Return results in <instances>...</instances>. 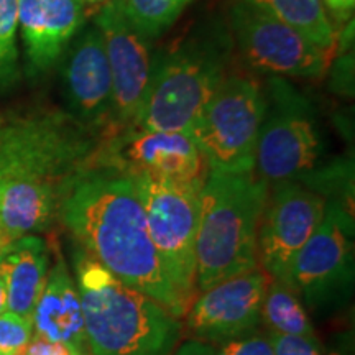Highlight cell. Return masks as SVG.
<instances>
[{
  "label": "cell",
  "instance_id": "6da1fadb",
  "mask_svg": "<svg viewBox=\"0 0 355 355\" xmlns=\"http://www.w3.org/2000/svg\"><path fill=\"white\" fill-rule=\"evenodd\" d=\"M101 135L64 110L0 114V247L51 229L63 201L92 168Z\"/></svg>",
  "mask_w": 355,
  "mask_h": 355
},
{
  "label": "cell",
  "instance_id": "7a4b0ae2",
  "mask_svg": "<svg viewBox=\"0 0 355 355\" xmlns=\"http://www.w3.org/2000/svg\"><path fill=\"white\" fill-rule=\"evenodd\" d=\"M60 220L78 247L115 278L152 296L176 318L188 313L150 239L135 178L91 168L66 196Z\"/></svg>",
  "mask_w": 355,
  "mask_h": 355
},
{
  "label": "cell",
  "instance_id": "3957f363",
  "mask_svg": "<svg viewBox=\"0 0 355 355\" xmlns=\"http://www.w3.org/2000/svg\"><path fill=\"white\" fill-rule=\"evenodd\" d=\"M74 279L81 298L89 355H171L180 318L125 285L76 245Z\"/></svg>",
  "mask_w": 355,
  "mask_h": 355
},
{
  "label": "cell",
  "instance_id": "277c9868",
  "mask_svg": "<svg viewBox=\"0 0 355 355\" xmlns=\"http://www.w3.org/2000/svg\"><path fill=\"white\" fill-rule=\"evenodd\" d=\"M268 194L270 186L255 171L207 173L196 234L199 290L259 266L257 234Z\"/></svg>",
  "mask_w": 355,
  "mask_h": 355
},
{
  "label": "cell",
  "instance_id": "5b68a950",
  "mask_svg": "<svg viewBox=\"0 0 355 355\" xmlns=\"http://www.w3.org/2000/svg\"><path fill=\"white\" fill-rule=\"evenodd\" d=\"M229 43L219 32L189 37L158 56L144 104L132 127L191 137L222 79Z\"/></svg>",
  "mask_w": 355,
  "mask_h": 355
},
{
  "label": "cell",
  "instance_id": "8992f818",
  "mask_svg": "<svg viewBox=\"0 0 355 355\" xmlns=\"http://www.w3.org/2000/svg\"><path fill=\"white\" fill-rule=\"evenodd\" d=\"M266 110L255 146L257 176L268 186L304 184L319 170L326 144L316 110L283 78H270Z\"/></svg>",
  "mask_w": 355,
  "mask_h": 355
},
{
  "label": "cell",
  "instance_id": "52a82bcc",
  "mask_svg": "<svg viewBox=\"0 0 355 355\" xmlns=\"http://www.w3.org/2000/svg\"><path fill=\"white\" fill-rule=\"evenodd\" d=\"M163 272L189 309L196 288V234L204 181L133 176Z\"/></svg>",
  "mask_w": 355,
  "mask_h": 355
},
{
  "label": "cell",
  "instance_id": "ba28073f",
  "mask_svg": "<svg viewBox=\"0 0 355 355\" xmlns=\"http://www.w3.org/2000/svg\"><path fill=\"white\" fill-rule=\"evenodd\" d=\"M265 110V91L255 79H222L191 132L209 170L255 171V146Z\"/></svg>",
  "mask_w": 355,
  "mask_h": 355
},
{
  "label": "cell",
  "instance_id": "9c48e42d",
  "mask_svg": "<svg viewBox=\"0 0 355 355\" xmlns=\"http://www.w3.org/2000/svg\"><path fill=\"white\" fill-rule=\"evenodd\" d=\"M354 275V212L327 199L322 220L291 261L285 283L303 304L322 309L349 298Z\"/></svg>",
  "mask_w": 355,
  "mask_h": 355
},
{
  "label": "cell",
  "instance_id": "30bf717a",
  "mask_svg": "<svg viewBox=\"0 0 355 355\" xmlns=\"http://www.w3.org/2000/svg\"><path fill=\"white\" fill-rule=\"evenodd\" d=\"M230 26L242 60L259 73L273 78H321L329 68L331 53L259 8L235 2Z\"/></svg>",
  "mask_w": 355,
  "mask_h": 355
},
{
  "label": "cell",
  "instance_id": "8fae6325",
  "mask_svg": "<svg viewBox=\"0 0 355 355\" xmlns=\"http://www.w3.org/2000/svg\"><path fill=\"white\" fill-rule=\"evenodd\" d=\"M92 168L173 181H206L209 173L198 145L189 135L135 127L122 128L101 139Z\"/></svg>",
  "mask_w": 355,
  "mask_h": 355
},
{
  "label": "cell",
  "instance_id": "7c38bea8",
  "mask_svg": "<svg viewBox=\"0 0 355 355\" xmlns=\"http://www.w3.org/2000/svg\"><path fill=\"white\" fill-rule=\"evenodd\" d=\"M96 28L104 42L112 76V127L107 133L110 135L132 127L148 91L157 58H153L152 40L128 20L123 0H109L101 8Z\"/></svg>",
  "mask_w": 355,
  "mask_h": 355
},
{
  "label": "cell",
  "instance_id": "4fadbf2b",
  "mask_svg": "<svg viewBox=\"0 0 355 355\" xmlns=\"http://www.w3.org/2000/svg\"><path fill=\"white\" fill-rule=\"evenodd\" d=\"M272 188L257 234V257L270 278L285 283L291 261L322 220L327 199L301 183Z\"/></svg>",
  "mask_w": 355,
  "mask_h": 355
},
{
  "label": "cell",
  "instance_id": "5bb4252c",
  "mask_svg": "<svg viewBox=\"0 0 355 355\" xmlns=\"http://www.w3.org/2000/svg\"><path fill=\"white\" fill-rule=\"evenodd\" d=\"M268 282L259 265L204 290L184 314L188 332L202 343H222L254 332L261 322Z\"/></svg>",
  "mask_w": 355,
  "mask_h": 355
},
{
  "label": "cell",
  "instance_id": "9a60e30c",
  "mask_svg": "<svg viewBox=\"0 0 355 355\" xmlns=\"http://www.w3.org/2000/svg\"><path fill=\"white\" fill-rule=\"evenodd\" d=\"M63 92L68 114L97 135L112 127V76L104 42L96 26L87 28L63 63Z\"/></svg>",
  "mask_w": 355,
  "mask_h": 355
},
{
  "label": "cell",
  "instance_id": "2e32d148",
  "mask_svg": "<svg viewBox=\"0 0 355 355\" xmlns=\"http://www.w3.org/2000/svg\"><path fill=\"white\" fill-rule=\"evenodd\" d=\"M83 21L81 0H19L28 76H42L58 63Z\"/></svg>",
  "mask_w": 355,
  "mask_h": 355
},
{
  "label": "cell",
  "instance_id": "e0dca14e",
  "mask_svg": "<svg viewBox=\"0 0 355 355\" xmlns=\"http://www.w3.org/2000/svg\"><path fill=\"white\" fill-rule=\"evenodd\" d=\"M32 322L35 336L63 344L74 355H89L76 279L71 277L68 263L60 252H56L55 265L48 272Z\"/></svg>",
  "mask_w": 355,
  "mask_h": 355
},
{
  "label": "cell",
  "instance_id": "ac0fdd59",
  "mask_svg": "<svg viewBox=\"0 0 355 355\" xmlns=\"http://www.w3.org/2000/svg\"><path fill=\"white\" fill-rule=\"evenodd\" d=\"M50 272V248L38 235H25L0 247V278L7 311L32 319Z\"/></svg>",
  "mask_w": 355,
  "mask_h": 355
},
{
  "label": "cell",
  "instance_id": "d6986e66",
  "mask_svg": "<svg viewBox=\"0 0 355 355\" xmlns=\"http://www.w3.org/2000/svg\"><path fill=\"white\" fill-rule=\"evenodd\" d=\"M268 13L295 28L322 51L331 53L337 46V37L327 17L322 0H237Z\"/></svg>",
  "mask_w": 355,
  "mask_h": 355
},
{
  "label": "cell",
  "instance_id": "ffe728a7",
  "mask_svg": "<svg viewBox=\"0 0 355 355\" xmlns=\"http://www.w3.org/2000/svg\"><path fill=\"white\" fill-rule=\"evenodd\" d=\"M261 322L270 332L318 340L303 301L286 283L270 278L261 304Z\"/></svg>",
  "mask_w": 355,
  "mask_h": 355
},
{
  "label": "cell",
  "instance_id": "44dd1931",
  "mask_svg": "<svg viewBox=\"0 0 355 355\" xmlns=\"http://www.w3.org/2000/svg\"><path fill=\"white\" fill-rule=\"evenodd\" d=\"M194 0H123L128 20L135 28L153 40L180 19Z\"/></svg>",
  "mask_w": 355,
  "mask_h": 355
},
{
  "label": "cell",
  "instance_id": "7402d4cb",
  "mask_svg": "<svg viewBox=\"0 0 355 355\" xmlns=\"http://www.w3.org/2000/svg\"><path fill=\"white\" fill-rule=\"evenodd\" d=\"M17 30L19 0H0V92L12 89L20 78Z\"/></svg>",
  "mask_w": 355,
  "mask_h": 355
},
{
  "label": "cell",
  "instance_id": "603a6c76",
  "mask_svg": "<svg viewBox=\"0 0 355 355\" xmlns=\"http://www.w3.org/2000/svg\"><path fill=\"white\" fill-rule=\"evenodd\" d=\"M32 319L19 316V314H0V352L8 355H24L28 344L33 339Z\"/></svg>",
  "mask_w": 355,
  "mask_h": 355
},
{
  "label": "cell",
  "instance_id": "cb8c5ba5",
  "mask_svg": "<svg viewBox=\"0 0 355 355\" xmlns=\"http://www.w3.org/2000/svg\"><path fill=\"white\" fill-rule=\"evenodd\" d=\"M217 355H275V349L268 336L248 332L245 336L234 337L219 343Z\"/></svg>",
  "mask_w": 355,
  "mask_h": 355
},
{
  "label": "cell",
  "instance_id": "d4e9b609",
  "mask_svg": "<svg viewBox=\"0 0 355 355\" xmlns=\"http://www.w3.org/2000/svg\"><path fill=\"white\" fill-rule=\"evenodd\" d=\"M275 355H322L319 340L304 339L296 336H283L277 332H270Z\"/></svg>",
  "mask_w": 355,
  "mask_h": 355
},
{
  "label": "cell",
  "instance_id": "484cf974",
  "mask_svg": "<svg viewBox=\"0 0 355 355\" xmlns=\"http://www.w3.org/2000/svg\"><path fill=\"white\" fill-rule=\"evenodd\" d=\"M24 355H74V352L63 344L51 343L43 337L33 336L32 343L28 344Z\"/></svg>",
  "mask_w": 355,
  "mask_h": 355
},
{
  "label": "cell",
  "instance_id": "4316f807",
  "mask_svg": "<svg viewBox=\"0 0 355 355\" xmlns=\"http://www.w3.org/2000/svg\"><path fill=\"white\" fill-rule=\"evenodd\" d=\"M173 355H217V350L212 344L193 339L180 345Z\"/></svg>",
  "mask_w": 355,
  "mask_h": 355
},
{
  "label": "cell",
  "instance_id": "83f0119b",
  "mask_svg": "<svg viewBox=\"0 0 355 355\" xmlns=\"http://www.w3.org/2000/svg\"><path fill=\"white\" fill-rule=\"evenodd\" d=\"M322 2L326 3V7L329 8L331 13L337 20L352 19L355 0H322Z\"/></svg>",
  "mask_w": 355,
  "mask_h": 355
},
{
  "label": "cell",
  "instance_id": "f1b7e54d",
  "mask_svg": "<svg viewBox=\"0 0 355 355\" xmlns=\"http://www.w3.org/2000/svg\"><path fill=\"white\" fill-rule=\"evenodd\" d=\"M7 311V291L6 286H3L2 278H0V314Z\"/></svg>",
  "mask_w": 355,
  "mask_h": 355
},
{
  "label": "cell",
  "instance_id": "f546056e",
  "mask_svg": "<svg viewBox=\"0 0 355 355\" xmlns=\"http://www.w3.org/2000/svg\"><path fill=\"white\" fill-rule=\"evenodd\" d=\"M81 2H86V3H89V6H97V3L105 2V0H81Z\"/></svg>",
  "mask_w": 355,
  "mask_h": 355
},
{
  "label": "cell",
  "instance_id": "4dcf8cb0",
  "mask_svg": "<svg viewBox=\"0 0 355 355\" xmlns=\"http://www.w3.org/2000/svg\"><path fill=\"white\" fill-rule=\"evenodd\" d=\"M0 355H8V354H3V352H0Z\"/></svg>",
  "mask_w": 355,
  "mask_h": 355
}]
</instances>
